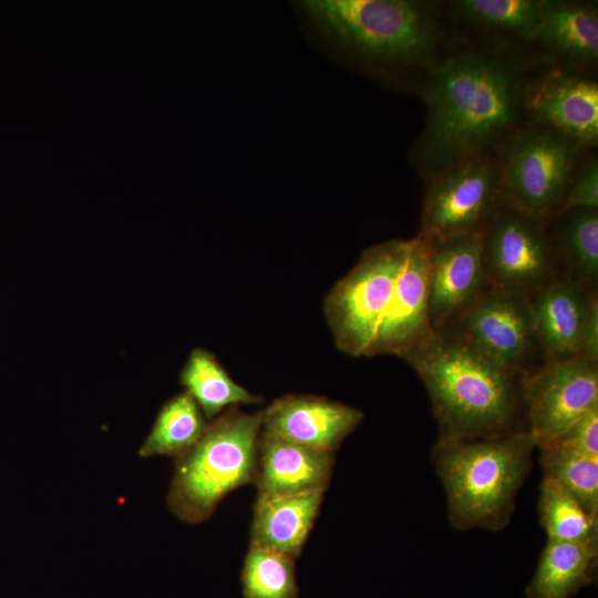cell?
Wrapping results in <instances>:
<instances>
[{"label":"cell","instance_id":"obj_1","mask_svg":"<svg viewBox=\"0 0 598 598\" xmlns=\"http://www.w3.org/2000/svg\"><path fill=\"white\" fill-rule=\"evenodd\" d=\"M423 382L441 440H473L527 430L520 374L447 329L404 358Z\"/></svg>","mask_w":598,"mask_h":598},{"label":"cell","instance_id":"obj_2","mask_svg":"<svg viewBox=\"0 0 598 598\" xmlns=\"http://www.w3.org/2000/svg\"><path fill=\"white\" fill-rule=\"evenodd\" d=\"M424 95L429 113L419 157L424 166L443 169L495 142L515 121L519 99L504 64L472 53L435 68Z\"/></svg>","mask_w":598,"mask_h":598},{"label":"cell","instance_id":"obj_3","mask_svg":"<svg viewBox=\"0 0 598 598\" xmlns=\"http://www.w3.org/2000/svg\"><path fill=\"white\" fill-rule=\"evenodd\" d=\"M535 448L528 430L486 439H437L432 460L444 486L451 525L458 530L506 528Z\"/></svg>","mask_w":598,"mask_h":598},{"label":"cell","instance_id":"obj_4","mask_svg":"<svg viewBox=\"0 0 598 598\" xmlns=\"http://www.w3.org/2000/svg\"><path fill=\"white\" fill-rule=\"evenodd\" d=\"M262 412L230 406L208 422L200 439L175 458L167 493L173 515L188 524L207 520L233 491L254 484Z\"/></svg>","mask_w":598,"mask_h":598},{"label":"cell","instance_id":"obj_5","mask_svg":"<svg viewBox=\"0 0 598 598\" xmlns=\"http://www.w3.org/2000/svg\"><path fill=\"white\" fill-rule=\"evenodd\" d=\"M301 7L327 39L371 61L412 62L434 40L430 14L414 1L308 0Z\"/></svg>","mask_w":598,"mask_h":598},{"label":"cell","instance_id":"obj_6","mask_svg":"<svg viewBox=\"0 0 598 598\" xmlns=\"http://www.w3.org/2000/svg\"><path fill=\"white\" fill-rule=\"evenodd\" d=\"M410 245L411 239H393L368 248L327 295L324 316L341 351L368 357L390 307Z\"/></svg>","mask_w":598,"mask_h":598},{"label":"cell","instance_id":"obj_7","mask_svg":"<svg viewBox=\"0 0 598 598\" xmlns=\"http://www.w3.org/2000/svg\"><path fill=\"white\" fill-rule=\"evenodd\" d=\"M576 144L549 126L514 138L499 171L507 206L542 220L557 212L571 182Z\"/></svg>","mask_w":598,"mask_h":598},{"label":"cell","instance_id":"obj_8","mask_svg":"<svg viewBox=\"0 0 598 598\" xmlns=\"http://www.w3.org/2000/svg\"><path fill=\"white\" fill-rule=\"evenodd\" d=\"M527 430L537 446L598 406V363L581 355L545 358L520 374Z\"/></svg>","mask_w":598,"mask_h":598},{"label":"cell","instance_id":"obj_9","mask_svg":"<svg viewBox=\"0 0 598 598\" xmlns=\"http://www.w3.org/2000/svg\"><path fill=\"white\" fill-rule=\"evenodd\" d=\"M486 287L527 297L556 275L542 219L511 206L496 210L483 237Z\"/></svg>","mask_w":598,"mask_h":598},{"label":"cell","instance_id":"obj_10","mask_svg":"<svg viewBox=\"0 0 598 598\" xmlns=\"http://www.w3.org/2000/svg\"><path fill=\"white\" fill-rule=\"evenodd\" d=\"M502 196L499 171L477 155L443 171L426 193L420 235L431 241L484 229Z\"/></svg>","mask_w":598,"mask_h":598},{"label":"cell","instance_id":"obj_11","mask_svg":"<svg viewBox=\"0 0 598 598\" xmlns=\"http://www.w3.org/2000/svg\"><path fill=\"white\" fill-rule=\"evenodd\" d=\"M502 367L522 374L539 352L527 298L486 288L444 328Z\"/></svg>","mask_w":598,"mask_h":598},{"label":"cell","instance_id":"obj_12","mask_svg":"<svg viewBox=\"0 0 598 598\" xmlns=\"http://www.w3.org/2000/svg\"><path fill=\"white\" fill-rule=\"evenodd\" d=\"M430 252L427 238L419 234L411 239L390 307L368 357L394 354L404 358L433 334L429 317Z\"/></svg>","mask_w":598,"mask_h":598},{"label":"cell","instance_id":"obj_13","mask_svg":"<svg viewBox=\"0 0 598 598\" xmlns=\"http://www.w3.org/2000/svg\"><path fill=\"white\" fill-rule=\"evenodd\" d=\"M484 229L431 241L429 317L441 330L487 287L483 269Z\"/></svg>","mask_w":598,"mask_h":598},{"label":"cell","instance_id":"obj_14","mask_svg":"<svg viewBox=\"0 0 598 598\" xmlns=\"http://www.w3.org/2000/svg\"><path fill=\"white\" fill-rule=\"evenodd\" d=\"M261 412L262 430L332 454L364 417L357 408L311 394L280 396Z\"/></svg>","mask_w":598,"mask_h":598},{"label":"cell","instance_id":"obj_15","mask_svg":"<svg viewBox=\"0 0 598 598\" xmlns=\"http://www.w3.org/2000/svg\"><path fill=\"white\" fill-rule=\"evenodd\" d=\"M334 462L332 453L293 443L261 427L254 484L261 496L326 491Z\"/></svg>","mask_w":598,"mask_h":598},{"label":"cell","instance_id":"obj_16","mask_svg":"<svg viewBox=\"0 0 598 598\" xmlns=\"http://www.w3.org/2000/svg\"><path fill=\"white\" fill-rule=\"evenodd\" d=\"M594 292L571 279L557 277L526 297L544 359L578 355L581 329Z\"/></svg>","mask_w":598,"mask_h":598},{"label":"cell","instance_id":"obj_17","mask_svg":"<svg viewBox=\"0 0 598 598\" xmlns=\"http://www.w3.org/2000/svg\"><path fill=\"white\" fill-rule=\"evenodd\" d=\"M526 106L553 130L576 143L598 141V85L560 72L551 73L526 94Z\"/></svg>","mask_w":598,"mask_h":598},{"label":"cell","instance_id":"obj_18","mask_svg":"<svg viewBox=\"0 0 598 598\" xmlns=\"http://www.w3.org/2000/svg\"><path fill=\"white\" fill-rule=\"evenodd\" d=\"M324 492L288 496L257 495L250 545L298 558L318 516Z\"/></svg>","mask_w":598,"mask_h":598},{"label":"cell","instance_id":"obj_19","mask_svg":"<svg viewBox=\"0 0 598 598\" xmlns=\"http://www.w3.org/2000/svg\"><path fill=\"white\" fill-rule=\"evenodd\" d=\"M598 547L548 540L526 598H573L595 579Z\"/></svg>","mask_w":598,"mask_h":598},{"label":"cell","instance_id":"obj_20","mask_svg":"<svg viewBox=\"0 0 598 598\" xmlns=\"http://www.w3.org/2000/svg\"><path fill=\"white\" fill-rule=\"evenodd\" d=\"M179 381L207 421L230 406L262 402L260 395L236 383L215 354L204 348L190 351L181 371Z\"/></svg>","mask_w":598,"mask_h":598},{"label":"cell","instance_id":"obj_21","mask_svg":"<svg viewBox=\"0 0 598 598\" xmlns=\"http://www.w3.org/2000/svg\"><path fill=\"white\" fill-rule=\"evenodd\" d=\"M537 38L559 53L594 62L598 58V13L580 3L543 1Z\"/></svg>","mask_w":598,"mask_h":598},{"label":"cell","instance_id":"obj_22","mask_svg":"<svg viewBox=\"0 0 598 598\" xmlns=\"http://www.w3.org/2000/svg\"><path fill=\"white\" fill-rule=\"evenodd\" d=\"M207 424L195 400L186 391L181 392L162 405L138 455L177 458L200 439Z\"/></svg>","mask_w":598,"mask_h":598},{"label":"cell","instance_id":"obj_23","mask_svg":"<svg viewBox=\"0 0 598 598\" xmlns=\"http://www.w3.org/2000/svg\"><path fill=\"white\" fill-rule=\"evenodd\" d=\"M537 448L543 477L559 483L598 519V456L557 442Z\"/></svg>","mask_w":598,"mask_h":598},{"label":"cell","instance_id":"obj_24","mask_svg":"<svg viewBox=\"0 0 598 598\" xmlns=\"http://www.w3.org/2000/svg\"><path fill=\"white\" fill-rule=\"evenodd\" d=\"M537 506L548 540L598 547V519L559 483L543 477Z\"/></svg>","mask_w":598,"mask_h":598},{"label":"cell","instance_id":"obj_25","mask_svg":"<svg viewBox=\"0 0 598 598\" xmlns=\"http://www.w3.org/2000/svg\"><path fill=\"white\" fill-rule=\"evenodd\" d=\"M560 235V250L567 275L591 291L598 281V210L577 209L567 213Z\"/></svg>","mask_w":598,"mask_h":598},{"label":"cell","instance_id":"obj_26","mask_svg":"<svg viewBox=\"0 0 598 598\" xmlns=\"http://www.w3.org/2000/svg\"><path fill=\"white\" fill-rule=\"evenodd\" d=\"M244 598H298L295 559L250 545L241 569Z\"/></svg>","mask_w":598,"mask_h":598},{"label":"cell","instance_id":"obj_27","mask_svg":"<svg viewBox=\"0 0 598 598\" xmlns=\"http://www.w3.org/2000/svg\"><path fill=\"white\" fill-rule=\"evenodd\" d=\"M457 8L481 24L537 38L543 1L535 0H462Z\"/></svg>","mask_w":598,"mask_h":598},{"label":"cell","instance_id":"obj_28","mask_svg":"<svg viewBox=\"0 0 598 598\" xmlns=\"http://www.w3.org/2000/svg\"><path fill=\"white\" fill-rule=\"evenodd\" d=\"M598 208V163L590 158L582 166L575 181L568 186L557 210L563 216L577 209Z\"/></svg>","mask_w":598,"mask_h":598},{"label":"cell","instance_id":"obj_29","mask_svg":"<svg viewBox=\"0 0 598 598\" xmlns=\"http://www.w3.org/2000/svg\"><path fill=\"white\" fill-rule=\"evenodd\" d=\"M550 442L598 456V406L587 412Z\"/></svg>","mask_w":598,"mask_h":598},{"label":"cell","instance_id":"obj_30","mask_svg":"<svg viewBox=\"0 0 598 598\" xmlns=\"http://www.w3.org/2000/svg\"><path fill=\"white\" fill-rule=\"evenodd\" d=\"M591 362L598 363V297L597 291L590 297L587 315L582 324L579 353Z\"/></svg>","mask_w":598,"mask_h":598}]
</instances>
